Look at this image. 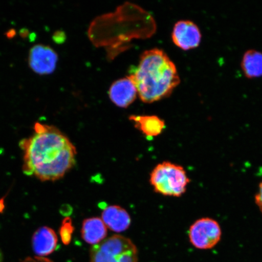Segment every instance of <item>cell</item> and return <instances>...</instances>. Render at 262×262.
Here are the masks:
<instances>
[{"label":"cell","mask_w":262,"mask_h":262,"mask_svg":"<svg viewBox=\"0 0 262 262\" xmlns=\"http://www.w3.org/2000/svg\"><path fill=\"white\" fill-rule=\"evenodd\" d=\"M19 147L24 152L23 171L42 182L63 178L75 163L76 148L53 126L36 123L34 133L20 141Z\"/></svg>","instance_id":"obj_1"},{"label":"cell","mask_w":262,"mask_h":262,"mask_svg":"<svg viewBox=\"0 0 262 262\" xmlns=\"http://www.w3.org/2000/svg\"><path fill=\"white\" fill-rule=\"evenodd\" d=\"M140 100L152 103L168 97L180 83L174 63L162 49L145 51L135 72L129 75Z\"/></svg>","instance_id":"obj_2"},{"label":"cell","mask_w":262,"mask_h":262,"mask_svg":"<svg viewBox=\"0 0 262 262\" xmlns=\"http://www.w3.org/2000/svg\"><path fill=\"white\" fill-rule=\"evenodd\" d=\"M150 182L157 193L180 198L186 192L190 179L182 166L164 162L153 169Z\"/></svg>","instance_id":"obj_3"},{"label":"cell","mask_w":262,"mask_h":262,"mask_svg":"<svg viewBox=\"0 0 262 262\" xmlns=\"http://www.w3.org/2000/svg\"><path fill=\"white\" fill-rule=\"evenodd\" d=\"M138 259L136 245L120 235L104 239L93 245L90 251L91 262H137Z\"/></svg>","instance_id":"obj_4"},{"label":"cell","mask_w":262,"mask_h":262,"mask_svg":"<svg viewBox=\"0 0 262 262\" xmlns=\"http://www.w3.org/2000/svg\"><path fill=\"white\" fill-rule=\"evenodd\" d=\"M222 234L221 225L217 221L209 217L202 218L190 227L189 241L199 250H209L220 242Z\"/></svg>","instance_id":"obj_5"},{"label":"cell","mask_w":262,"mask_h":262,"mask_svg":"<svg viewBox=\"0 0 262 262\" xmlns=\"http://www.w3.org/2000/svg\"><path fill=\"white\" fill-rule=\"evenodd\" d=\"M29 67L35 73L44 75L53 73L58 56L53 49L47 45H36L29 51Z\"/></svg>","instance_id":"obj_6"},{"label":"cell","mask_w":262,"mask_h":262,"mask_svg":"<svg viewBox=\"0 0 262 262\" xmlns=\"http://www.w3.org/2000/svg\"><path fill=\"white\" fill-rule=\"evenodd\" d=\"M172 40L177 47L183 50H191L201 44L202 33L194 22L180 20L176 23L173 28Z\"/></svg>","instance_id":"obj_7"},{"label":"cell","mask_w":262,"mask_h":262,"mask_svg":"<svg viewBox=\"0 0 262 262\" xmlns=\"http://www.w3.org/2000/svg\"><path fill=\"white\" fill-rule=\"evenodd\" d=\"M137 94L135 84L129 76L114 82L109 90L111 100L120 107H128L135 101Z\"/></svg>","instance_id":"obj_8"},{"label":"cell","mask_w":262,"mask_h":262,"mask_svg":"<svg viewBox=\"0 0 262 262\" xmlns=\"http://www.w3.org/2000/svg\"><path fill=\"white\" fill-rule=\"evenodd\" d=\"M57 245V235L51 228L42 227L32 235V247L37 257H45L53 253Z\"/></svg>","instance_id":"obj_9"},{"label":"cell","mask_w":262,"mask_h":262,"mask_svg":"<svg viewBox=\"0 0 262 262\" xmlns=\"http://www.w3.org/2000/svg\"><path fill=\"white\" fill-rule=\"evenodd\" d=\"M101 218L106 227L116 232L126 231L130 227L131 223L128 212L117 205L110 206L104 209Z\"/></svg>","instance_id":"obj_10"},{"label":"cell","mask_w":262,"mask_h":262,"mask_svg":"<svg viewBox=\"0 0 262 262\" xmlns=\"http://www.w3.org/2000/svg\"><path fill=\"white\" fill-rule=\"evenodd\" d=\"M107 228L98 217L85 219L81 229V237L86 243L97 245L103 241L107 235Z\"/></svg>","instance_id":"obj_11"},{"label":"cell","mask_w":262,"mask_h":262,"mask_svg":"<svg viewBox=\"0 0 262 262\" xmlns=\"http://www.w3.org/2000/svg\"><path fill=\"white\" fill-rule=\"evenodd\" d=\"M129 120L132 121L137 129L150 138L159 136L165 127L164 120L156 116L132 115L129 116Z\"/></svg>","instance_id":"obj_12"},{"label":"cell","mask_w":262,"mask_h":262,"mask_svg":"<svg viewBox=\"0 0 262 262\" xmlns=\"http://www.w3.org/2000/svg\"><path fill=\"white\" fill-rule=\"evenodd\" d=\"M242 70L245 76L248 78L262 77V53L250 49L245 52L242 58Z\"/></svg>","instance_id":"obj_13"},{"label":"cell","mask_w":262,"mask_h":262,"mask_svg":"<svg viewBox=\"0 0 262 262\" xmlns=\"http://www.w3.org/2000/svg\"><path fill=\"white\" fill-rule=\"evenodd\" d=\"M74 228L70 218H66L62 224L60 234L62 242L64 245L70 244Z\"/></svg>","instance_id":"obj_14"},{"label":"cell","mask_w":262,"mask_h":262,"mask_svg":"<svg viewBox=\"0 0 262 262\" xmlns=\"http://www.w3.org/2000/svg\"><path fill=\"white\" fill-rule=\"evenodd\" d=\"M255 202L262 214V180L258 186V191L255 195Z\"/></svg>","instance_id":"obj_15"},{"label":"cell","mask_w":262,"mask_h":262,"mask_svg":"<svg viewBox=\"0 0 262 262\" xmlns=\"http://www.w3.org/2000/svg\"><path fill=\"white\" fill-rule=\"evenodd\" d=\"M21 262H54L47 257H27Z\"/></svg>","instance_id":"obj_16"},{"label":"cell","mask_w":262,"mask_h":262,"mask_svg":"<svg viewBox=\"0 0 262 262\" xmlns=\"http://www.w3.org/2000/svg\"><path fill=\"white\" fill-rule=\"evenodd\" d=\"M64 36V34H63V32L58 31L56 33H55L54 34V40L55 41L60 42H63L64 37H63Z\"/></svg>","instance_id":"obj_17"},{"label":"cell","mask_w":262,"mask_h":262,"mask_svg":"<svg viewBox=\"0 0 262 262\" xmlns=\"http://www.w3.org/2000/svg\"><path fill=\"white\" fill-rule=\"evenodd\" d=\"M0 262H3V254L1 248H0Z\"/></svg>","instance_id":"obj_18"}]
</instances>
